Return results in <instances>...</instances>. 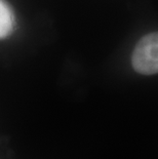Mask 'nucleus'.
<instances>
[{"label":"nucleus","instance_id":"nucleus-1","mask_svg":"<svg viewBox=\"0 0 158 159\" xmlns=\"http://www.w3.org/2000/svg\"><path fill=\"white\" fill-rule=\"evenodd\" d=\"M132 63L133 69L140 74L158 73V32L141 38L133 49Z\"/></svg>","mask_w":158,"mask_h":159},{"label":"nucleus","instance_id":"nucleus-2","mask_svg":"<svg viewBox=\"0 0 158 159\" xmlns=\"http://www.w3.org/2000/svg\"><path fill=\"white\" fill-rule=\"evenodd\" d=\"M15 19L9 6L0 0V39L7 37L13 30Z\"/></svg>","mask_w":158,"mask_h":159}]
</instances>
